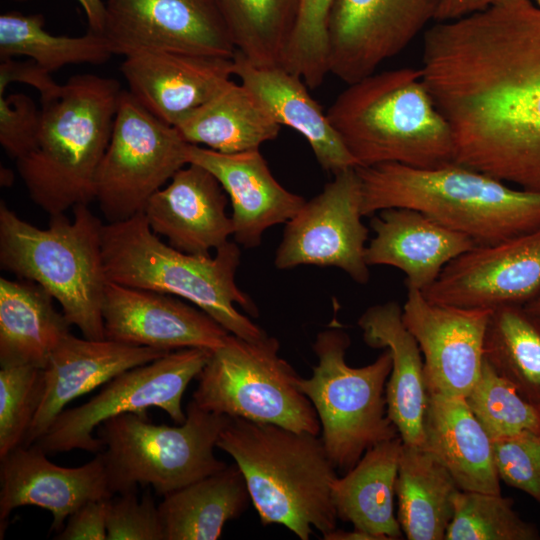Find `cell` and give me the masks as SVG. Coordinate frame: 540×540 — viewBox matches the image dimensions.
Instances as JSON below:
<instances>
[{
	"mask_svg": "<svg viewBox=\"0 0 540 540\" xmlns=\"http://www.w3.org/2000/svg\"><path fill=\"white\" fill-rule=\"evenodd\" d=\"M325 540H376V538L366 532L354 529L352 531H344L334 529L323 537Z\"/></svg>",
	"mask_w": 540,
	"mask_h": 540,
	"instance_id": "7dc6e473",
	"label": "cell"
},
{
	"mask_svg": "<svg viewBox=\"0 0 540 540\" xmlns=\"http://www.w3.org/2000/svg\"><path fill=\"white\" fill-rule=\"evenodd\" d=\"M499 479L540 503V433H521L492 441Z\"/></svg>",
	"mask_w": 540,
	"mask_h": 540,
	"instance_id": "ab89813d",
	"label": "cell"
},
{
	"mask_svg": "<svg viewBox=\"0 0 540 540\" xmlns=\"http://www.w3.org/2000/svg\"><path fill=\"white\" fill-rule=\"evenodd\" d=\"M41 110L24 93L0 95V143L13 159L26 155L38 135Z\"/></svg>",
	"mask_w": 540,
	"mask_h": 540,
	"instance_id": "b9f144b4",
	"label": "cell"
},
{
	"mask_svg": "<svg viewBox=\"0 0 540 540\" xmlns=\"http://www.w3.org/2000/svg\"><path fill=\"white\" fill-rule=\"evenodd\" d=\"M530 312L540 318V293L524 305Z\"/></svg>",
	"mask_w": 540,
	"mask_h": 540,
	"instance_id": "c3c4849f",
	"label": "cell"
},
{
	"mask_svg": "<svg viewBox=\"0 0 540 540\" xmlns=\"http://www.w3.org/2000/svg\"><path fill=\"white\" fill-rule=\"evenodd\" d=\"M362 190L356 168L334 174L286 224L276 250L279 270L300 265L336 267L359 284L369 281L365 260L368 228L362 222Z\"/></svg>",
	"mask_w": 540,
	"mask_h": 540,
	"instance_id": "4fadbf2b",
	"label": "cell"
},
{
	"mask_svg": "<svg viewBox=\"0 0 540 540\" xmlns=\"http://www.w3.org/2000/svg\"><path fill=\"white\" fill-rule=\"evenodd\" d=\"M227 194L205 168L188 163L155 192L143 214L152 231L188 254L209 255L229 241L234 227Z\"/></svg>",
	"mask_w": 540,
	"mask_h": 540,
	"instance_id": "7402d4cb",
	"label": "cell"
},
{
	"mask_svg": "<svg viewBox=\"0 0 540 540\" xmlns=\"http://www.w3.org/2000/svg\"><path fill=\"white\" fill-rule=\"evenodd\" d=\"M402 306L395 301L367 308L358 319L363 340L369 347L387 349L392 366L386 384L388 416L402 442L424 444V419L428 391L420 347L402 318Z\"/></svg>",
	"mask_w": 540,
	"mask_h": 540,
	"instance_id": "d4e9b609",
	"label": "cell"
},
{
	"mask_svg": "<svg viewBox=\"0 0 540 540\" xmlns=\"http://www.w3.org/2000/svg\"><path fill=\"white\" fill-rule=\"evenodd\" d=\"M113 54L176 51L232 58L214 0H106L102 33Z\"/></svg>",
	"mask_w": 540,
	"mask_h": 540,
	"instance_id": "9a60e30c",
	"label": "cell"
},
{
	"mask_svg": "<svg viewBox=\"0 0 540 540\" xmlns=\"http://www.w3.org/2000/svg\"><path fill=\"white\" fill-rule=\"evenodd\" d=\"M187 158L207 169L223 187L232 206V236L245 248L258 247L268 228L286 224L306 202L274 178L259 149L221 153L189 144Z\"/></svg>",
	"mask_w": 540,
	"mask_h": 540,
	"instance_id": "44dd1931",
	"label": "cell"
},
{
	"mask_svg": "<svg viewBox=\"0 0 540 540\" xmlns=\"http://www.w3.org/2000/svg\"><path fill=\"white\" fill-rule=\"evenodd\" d=\"M107 540H164L158 505L148 490L141 500L136 491L107 501Z\"/></svg>",
	"mask_w": 540,
	"mask_h": 540,
	"instance_id": "60d3db41",
	"label": "cell"
},
{
	"mask_svg": "<svg viewBox=\"0 0 540 540\" xmlns=\"http://www.w3.org/2000/svg\"><path fill=\"white\" fill-rule=\"evenodd\" d=\"M42 14L8 11L0 15V58L27 56L48 72L68 64H102L113 52L103 34L53 35L44 28Z\"/></svg>",
	"mask_w": 540,
	"mask_h": 540,
	"instance_id": "e575fe53",
	"label": "cell"
},
{
	"mask_svg": "<svg viewBox=\"0 0 540 540\" xmlns=\"http://www.w3.org/2000/svg\"><path fill=\"white\" fill-rule=\"evenodd\" d=\"M423 448L449 471L460 490L500 494L492 440L465 398L428 393Z\"/></svg>",
	"mask_w": 540,
	"mask_h": 540,
	"instance_id": "4316f807",
	"label": "cell"
},
{
	"mask_svg": "<svg viewBox=\"0 0 540 540\" xmlns=\"http://www.w3.org/2000/svg\"><path fill=\"white\" fill-rule=\"evenodd\" d=\"M102 256L109 282L181 298L239 338L256 341L267 335L235 306L258 313L235 281L241 257L236 242L228 241L213 256L184 253L164 243L141 212L103 225Z\"/></svg>",
	"mask_w": 540,
	"mask_h": 540,
	"instance_id": "8992f818",
	"label": "cell"
},
{
	"mask_svg": "<svg viewBox=\"0 0 540 540\" xmlns=\"http://www.w3.org/2000/svg\"><path fill=\"white\" fill-rule=\"evenodd\" d=\"M445 466L423 447L402 444L395 494L399 521L409 540H444L459 491Z\"/></svg>",
	"mask_w": 540,
	"mask_h": 540,
	"instance_id": "1f68e13d",
	"label": "cell"
},
{
	"mask_svg": "<svg viewBox=\"0 0 540 540\" xmlns=\"http://www.w3.org/2000/svg\"><path fill=\"white\" fill-rule=\"evenodd\" d=\"M73 218L50 216L42 229L0 203V266L40 285L57 301L83 337L105 338L103 300L107 278L102 256L103 223L86 204Z\"/></svg>",
	"mask_w": 540,
	"mask_h": 540,
	"instance_id": "52a82bcc",
	"label": "cell"
},
{
	"mask_svg": "<svg viewBox=\"0 0 540 540\" xmlns=\"http://www.w3.org/2000/svg\"><path fill=\"white\" fill-rule=\"evenodd\" d=\"M484 358L523 398L540 405V318L524 305L493 309Z\"/></svg>",
	"mask_w": 540,
	"mask_h": 540,
	"instance_id": "d6a6232c",
	"label": "cell"
},
{
	"mask_svg": "<svg viewBox=\"0 0 540 540\" xmlns=\"http://www.w3.org/2000/svg\"><path fill=\"white\" fill-rule=\"evenodd\" d=\"M102 313L106 339L165 352L184 348L213 351L230 334L183 299L109 281Z\"/></svg>",
	"mask_w": 540,
	"mask_h": 540,
	"instance_id": "ac0fdd59",
	"label": "cell"
},
{
	"mask_svg": "<svg viewBox=\"0 0 540 540\" xmlns=\"http://www.w3.org/2000/svg\"><path fill=\"white\" fill-rule=\"evenodd\" d=\"M175 128L189 144L238 153L276 139L281 126L248 87L232 80Z\"/></svg>",
	"mask_w": 540,
	"mask_h": 540,
	"instance_id": "4dcf8cb0",
	"label": "cell"
},
{
	"mask_svg": "<svg viewBox=\"0 0 540 540\" xmlns=\"http://www.w3.org/2000/svg\"><path fill=\"white\" fill-rule=\"evenodd\" d=\"M188 146L174 126L122 90L95 180V200L107 223L143 212L150 197L188 164Z\"/></svg>",
	"mask_w": 540,
	"mask_h": 540,
	"instance_id": "8fae6325",
	"label": "cell"
},
{
	"mask_svg": "<svg viewBox=\"0 0 540 540\" xmlns=\"http://www.w3.org/2000/svg\"><path fill=\"white\" fill-rule=\"evenodd\" d=\"M465 400L492 441L521 433H540V405L523 398L485 358Z\"/></svg>",
	"mask_w": 540,
	"mask_h": 540,
	"instance_id": "d590c367",
	"label": "cell"
},
{
	"mask_svg": "<svg viewBox=\"0 0 540 540\" xmlns=\"http://www.w3.org/2000/svg\"><path fill=\"white\" fill-rule=\"evenodd\" d=\"M456 161L540 192V8L504 0L465 18L435 84Z\"/></svg>",
	"mask_w": 540,
	"mask_h": 540,
	"instance_id": "6da1fadb",
	"label": "cell"
},
{
	"mask_svg": "<svg viewBox=\"0 0 540 540\" xmlns=\"http://www.w3.org/2000/svg\"><path fill=\"white\" fill-rule=\"evenodd\" d=\"M129 92L150 113L178 126L231 81L233 58L176 51H143L121 65Z\"/></svg>",
	"mask_w": 540,
	"mask_h": 540,
	"instance_id": "ffe728a7",
	"label": "cell"
},
{
	"mask_svg": "<svg viewBox=\"0 0 540 540\" xmlns=\"http://www.w3.org/2000/svg\"><path fill=\"white\" fill-rule=\"evenodd\" d=\"M0 461L1 530L14 509L37 506L52 514L51 531H60L65 520L84 504L115 495L102 451L86 464L72 468L49 461L37 444L21 445Z\"/></svg>",
	"mask_w": 540,
	"mask_h": 540,
	"instance_id": "d6986e66",
	"label": "cell"
},
{
	"mask_svg": "<svg viewBox=\"0 0 540 540\" xmlns=\"http://www.w3.org/2000/svg\"><path fill=\"white\" fill-rule=\"evenodd\" d=\"M107 501H90L67 518L56 540H107Z\"/></svg>",
	"mask_w": 540,
	"mask_h": 540,
	"instance_id": "7bdbcfd3",
	"label": "cell"
},
{
	"mask_svg": "<svg viewBox=\"0 0 540 540\" xmlns=\"http://www.w3.org/2000/svg\"><path fill=\"white\" fill-rule=\"evenodd\" d=\"M355 168L363 216L395 207L415 209L476 245L498 243L540 227V192L510 188L457 163L435 168L398 163Z\"/></svg>",
	"mask_w": 540,
	"mask_h": 540,
	"instance_id": "7a4b0ae2",
	"label": "cell"
},
{
	"mask_svg": "<svg viewBox=\"0 0 540 540\" xmlns=\"http://www.w3.org/2000/svg\"><path fill=\"white\" fill-rule=\"evenodd\" d=\"M402 444L396 437L373 446L332 487L338 519L376 540L401 539L403 535L394 513Z\"/></svg>",
	"mask_w": 540,
	"mask_h": 540,
	"instance_id": "83f0119b",
	"label": "cell"
},
{
	"mask_svg": "<svg viewBox=\"0 0 540 540\" xmlns=\"http://www.w3.org/2000/svg\"><path fill=\"white\" fill-rule=\"evenodd\" d=\"M402 309L423 356L428 393L465 398L481 371L492 310L433 303L413 288Z\"/></svg>",
	"mask_w": 540,
	"mask_h": 540,
	"instance_id": "e0dca14e",
	"label": "cell"
},
{
	"mask_svg": "<svg viewBox=\"0 0 540 540\" xmlns=\"http://www.w3.org/2000/svg\"><path fill=\"white\" fill-rule=\"evenodd\" d=\"M334 0H301L282 67L307 87H319L329 74L328 19Z\"/></svg>",
	"mask_w": 540,
	"mask_h": 540,
	"instance_id": "f35d334b",
	"label": "cell"
},
{
	"mask_svg": "<svg viewBox=\"0 0 540 540\" xmlns=\"http://www.w3.org/2000/svg\"><path fill=\"white\" fill-rule=\"evenodd\" d=\"M431 302L493 310L525 305L540 293V227L449 262L423 292Z\"/></svg>",
	"mask_w": 540,
	"mask_h": 540,
	"instance_id": "2e32d148",
	"label": "cell"
},
{
	"mask_svg": "<svg viewBox=\"0 0 540 540\" xmlns=\"http://www.w3.org/2000/svg\"><path fill=\"white\" fill-rule=\"evenodd\" d=\"M169 352L68 334L43 368V397L23 445L36 443L72 400Z\"/></svg>",
	"mask_w": 540,
	"mask_h": 540,
	"instance_id": "603a6c76",
	"label": "cell"
},
{
	"mask_svg": "<svg viewBox=\"0 0 540 540\" xmlns=\"http://www.w3.org/2000/svg\"><path fill=\"white\" fill-rule=\"evenodd\" d=\"M37 283L0 279V365L44 368L72 326Z\"/></svg>",
	"mask_w": 540,
	"mask_h": 540,
	"instance_id": "f1b7e54d",
	"label": "cell"
},
{
	"mask_svg": "<svg viewBox=\"0 0 540 540\" xmlns=\"http://www.w3.org/2000/svg\"><path fill=\"white\" fill-rule=\"evenodd\" d=\"M538 529L502 494L459 490L445 540H537Z\"/></svg>",
	"mask_w": 540,
	"mask_h": 540,
	"instance_id": "8d00e7d4",
	"label": "cell"
},
{
	"mask_svg": "<svg viewBox=\"0 0 540 540\" xmlns=\"http://www.w3.org/2000/svg\"><path fill=\"white\" fill-rule=\"evenodd\" d=\"M232 58L234 75L259 98L280 126L304 137L323 170L334 175L357 166L301 78L283 67H256L237 51Z\"/></svg>",
	"mask_w": 540,
	"mask_h": 540,
	"instance_id": "484cf974",
	"label": "cell"
},
{
	"mask_svg": "<svg viewBox=\"0 0 540 540\" xmlns=\"http://www.w3.org/2000/svg\"><path fill=\"white\" fill-rule=\"evenodd\" d=\"M121 92L113 78L77 74L41 99L36 142L16 165L31 200L50 216L95 200Z\"/></svg>",
	"mask_w": 540,
	"mask_h": 540,
	"instance_id": "277c9868",
	"label": "cell"
},
{
	"mask_svg": "<svg viewBox=\"0 0 540 540\" xmlns=\"http://www.w3.org/2000/svg\"><path fill=\"white\" fill-rule=\"evenodd\" d=\"M250 502L241 470L235 463L227 465L163 496L158 509L164 540H216Z\"/></svg>",
	"mask_w": 540,
	"mask_h": 540,
	"instance_id": "f546056e",
	"label": "cell"
},
{
	"mask_svg": "<svg viewBox=\"0 0 540 540\" xmlns=\"http://www.w3.org/2000/svg\"><path fill=\"white\" fill-rule=\"evenodd\" d=\"M82 6L89 30L102 34L105 26V2L102 0H77Z\"/></svg>",
	"mask_w": 540,
	"mask_h": 540,
	"instance_id": "bcb514c9",
	"label": "cell"
},
{
	"mask_svg": "<svg viewBox=\"0 0 540 540\" xmlns=\"http://www.w3.org/2000/svg\"><path fill=\"white\" fill-rule=\"evenodd\" d=\"M350 336L340 327L319 332L312 348L318 363L298 388L312 403L321 439L337 470L347 472L373 446L400 437L388 416L386 384L392 360L387 349L362 367L347 364Z\"/></svg>",
	"mask_w": 540,
	"mask_h": 540,
	"instance_id": "9c48e42d",
	"label": "cell"
},
{
	"mask_svg": "<svg viewBox=\"0 0 540 540\" xmlns=\"http://www.w3.org/2000/svg\"><path fill=\"white\" fill-rule=\"evenodd\" d=\"M326 115L357 166L435 168L454 163L451 127L420 68L373 73L349 84Z\"/></svg>",
	"mask_w": 540,
	"mask_h": 540,
	"instance_id": "5b68a950",
	"label": "cell"
},
{
	"mask_svg": "<svg viewBox=\"0 0 540 540\" xmlns=\"http://www.w3.org/2000/svg\"><path fill=\"white\" fill-rule=\"evenodd\" d=\"M217 448L241 470L262 525H283L301 540L337 528V469L320 435L230 417Z\"/></svg>",
	"mask_w": 540,
	"mask_h": 540,
	"instance_id": "3957f363",
	"label": "cell"
},
{
	"mask_svg": "<svg viewBox=\"0 0 540 540\" xmlns=\"http://www.w3.org/2000/svg\"><path fill=\"white\" fill-rule=\"evenodd\" d=\"M12 82L25 83L34 87L40 93L41 99L57 94L61 88V85L50 76V72L39 66L34 60L1 59L0 95L5 94L7 86Z\"/></svg>",
	"mask_w": 540,
	"mask_h": 540,
	"instance_id": "ee69618b",
	"label": "cell"
},
{
	"mask_svg": "<svg viewBox=\"0 0 540 540\" xmlns=\"http://www.w3.org/2000/svg\"><path fill=\"white\" fill-rule=\"evenodd\" d=\"M182 424H155L147 415L123 413L103 421L96 437L103 445L113 493L151 485L165 496L224 469L214 453L230 417L208 412L191 400Z\"/></svg>",
	"mask_w": 540,
	"mask_h": 540,
	"instance_id": "ba28073f",
	"label": "cell"
},
{
	"mask_svg": "<svg viewBox=\"0 0 540 540\" xmlns=\"http://www.w3.org/2000/svg\"><path fill=\"white\" fill-rule=\"evenodd\" d=\"M45 388L43 368L0 369V458L25 442Z\"/></svg>",
	"mask_w": 540,
	"mask_h": 540,
	"instance_id": "74e56055",
	"label": "cell"
},
{
	"mask_svg": "<svg viewBox=\"0 0 540 540\" xmlns=\"http://www.w3.org/2000/svg\"><path fill=\"white\" fill-rule=\"evenodd\" d=\"M279 349L272 336L250 341L229 334L198 374L192 400L208 412L320 435L317 413L297 386L299 375Z\"/></svg>",
	"mask_w": 540,
	"mask_h": 540,
	"instance_id": "30bf717a",
	"label": "cell"
},
{
	"mask_svg": "<svg viewBox=\"0 0 540 540\" xmlns=\"http://www.w3.org/2000/svg\"><path fill=\"white\" fill-rule=\"evenodd\" d=\"M503 0H441L435 21L456 20L482 11Z\"/></svg>",
	"mask_w": 540,
	"mask_h": 540,
	"instance_id": "f6af8a7d",
	"label": "cell"
},
{
	"mask_svg": "<svg viewBox=\"0 0 540 540\" xmlns=\"http://www.w3.org/2000/svg\"><path fill=\"white\" fill-rule=\"evenodd\" d=\"M210 354L202 348L178 349L118 374L89 401L63 410L34 444L47 454L74 449L97 454L103 445L93 433L103 421L123 413L147 415L150 408H159L182 424L184 392Z\"/></svg>",
	"mask_w": 540,
	"mask_h": 540,
	"instance_id": "7c38bea8",
	"label": "cell"
},
{
	"mask_svg": "<svg viewBox=\"0 0 540 540\" xmlns=\"http://www.w3.org/2000/svg\"><path fill=\"white\" fill-rule=\"evenodd\" d=\"M441 0H334L328 19L329 73L352 84L375 73L435 20Z\"/></svg>",
	"mask_w": 540,
	"mask_h": 540,
	"instance_id": "5bb4252c",
	"label": "cell"
},
{
	"mask_svg": "<svg viewBox=\"0 0 540 540\" xmlns=\"http://www.w3.org/2000/svg\"><path fill=\"white\" fill-rule=\"evenodd\" d=\"M374 237L365 251L368 266L386 265L405 274L406 288L423 292L444 267L476 246L468 236L451 230L411 208H388L373 215Z\"/></svg>",
	"mask_w": 540,
	"mask_h": 540,
	"instance_id": "cb8c5ba5",
	"label": "cell"
},
{
	"mask_svg": "<svg viewBox=\"0 0 540 540\" xmlns=\"http://www.w3.org/2000/svg\"><path fill=\"white\" fill-rule=\"evenodd\" d=\"M532 2L540 8V0H532Z\"/></svg>",
	"mask_w": 540,
	"mask_h": 540,
	"instance_id": "681fc988",
	"label": "cell"
},
{
	"mask_svg": "<svg viewBox=\"0 0 540 540\" xmlns=\"http://www.w3.org/2000/svg\"><path fill=\"white\" fill-rule=\"evenodd\" d=\"M301 0H214L237 52L256 67H282Z\"/></svg>",
	"mask_w": 540,
	"mask_h": 540,
	"instance_id": "836d02e7",
	"label": "cell"
}]
</instances>
